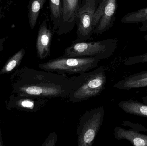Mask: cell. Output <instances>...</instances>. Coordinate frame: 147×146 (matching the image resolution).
<instances>
[{
    "instance_id": "cell-1",
    "label": "cell",
    "mask_w": 147,
    "mask_h": 146,
    "mask_svg": "<svg viewBox=\"0 0 147 146\" xmlns=\"http://www.w3.org/2000/svg\"><path fill=\"white\" fill-rule=\"evenodd\" d=\"M11 78L14 92L20 97L68 98L74 86L71 78L27 67L16 71Z\"/></svg>"
},
{
    "instance_id": "cell-10",
    "label": "cell",
    "mask_w": 147,
    "mask_h": 146,
    "mask_svg": "<svg viewBox=\"0 0 147 146\" xmlns=\"http://www.w3.org/2000/svg\"><path fill=\"white\" fill-rule=\"evenodd\" d=\"M114 136L118 140L125 139L135 146H147V135L131 129H126L117 126L114 130Z\"/></svg>"
},
{
    "instance_id": "cell-13",
    "label": "cell",
    "mask_w": 147,
    "mask_h": 146,
    "mask_svg": "<svg viewBox=\"0 0 147 146\" xmlns=\"http://www.w3.org/2000/svg\"><path fill=\"white\" fill-rule=\"evenodd\" d=\"M50 17L53 24V31L56 32L60 25L63 13L62 0H49Z\"/></svg>"
},
{
    "instance_id": "cell-26",
    "label": "cell",
    "mask_w": 147,
    "mask_h": 146,
    "mask_svg": "<svg viewBox=\"0 0 147 146\" xmlns=\"http://www.w3.org/2000/svg\"><path fill=\"white\" fill-rule=\"evenodd\" d=\"M144 38H145V39L147 41V34L144 36Z\"/></svg>"
},
{
    "instance_id": "cell-19",
    "label": "cell",
    "mask_w": 147,
    "mask_h": 146,
    "mask_svg": "<svg viewBox=\"0 0 147 146\" xmlns=\"http://www.w3.org/2000/svg\"><path fill=\"white\" fill-rule=\"evenodd\" d=\"M142 63H147V53L129 57L125 61V65L129 66Z\"/></svg>"
},
{
    "instance_id": "cell-24",
    "label": "cell",
    "mask_w": 147,
    "mask_h": 146,
    "mask_svg": "<svg viewBox=\"0 0 147 146\" xmlns=\"http://www.w3.org/2000/svg\"><path fill=\"white\" fill-rule=\"evenodd\" d=\"M141 99L143 101V103L147 105V95L141 98Z\"/></svg>"
},
{
    "instance_id": "cell-25",
    "label": "cell",
    "mask_w": 147,
    "mask_h": 146,
    "mask_svg": "<svg viewBox=\"0 0 147 146\" xmlns=\"http://www.w3.org/2000/svg\"><path fill=\"white\" fill-rule=\"evenodd\" d=\"M3 41H4V39H3L0 40V51L2 49V45Z\"/></svg>"
},
{
    "instance_id": "cell-14",
    "label": "cell",
    "mask_w": 147,
    "mask_h": 146,
    "mask_svg": "<svg viewBox=\"0 0 147 146\" xmlns=\"http://www.w3.org/2000/svg\"><path fill=\"white\" fill-rule=\"evenodd\" d=\"M46 0H30L28 7V21L31 29H33L37 24L40 11Z\"/></svg>"
},
{
    "instance_id": "cell-15",
    "label": "cell",
    "mask_w": 147,
    "mask_h": 146,
    "mask_svg": "<svg viewBox=\"0 0 147 146\" xmlns=\"http://www.w3.org/2000/svg\"><path fill=\"white\" fill-rule=\"evenodd\" d=\"M147 21V7L126 14L123 17L121 22L123 23H137Z\"/></svg>"
},
{
    "instance_id": "cell-16",
    "label": "cell",
    "mask_w": 147,
    "mask_h": 146,
    "mask_svg": "<svg viewBox=\"0 0 147 146\" xmlns=\"http://www.w3.org/2000/svg\"><path fill=\"white\" fill-rule=\"evenodd\" d=\"M114 87L120 90H129L133 88H141L147 87V78L131 80L123 79L116 83Z\"/></svg>"
},
{
    "instance_id": "cell-20",
    "label": "cell",
    "mask_w": 147,
    "mask_h": 146,
    "mask_svg": "<svg viewBox=\"0 0 147 146\" xmlns=\"http://www.w3.org/2000/svg\"><path fill=\"white\" fill-rule=\"evenodd\" d=\"M57 135L55 132L51 133L43 143V146H55L57 142Z\"/></svg>"
},
{
    "instance_id": "cell-9",
    "label": "cell",
    "mask_w": 147,
    "mask_h": 146,
    "mask_svg": "<svg viewBox=\"0 0 147 146\" xmlns=\"http://www.w3.org/2000/svg\"><path fill=\"white\" fill-rule=\"evenodd\" d=\"M117 7V0H105L102 16L93 33L99 35L112 27L115 20Z\"/></svg>"
},
{
    "instance_id": "cell-4",
    "label": "cell",
    "mask_w": 147,
    "mask_h": 146,
    "mask_svg": "<svg viewBox=\"0 0 147 146\" xmlns=\"http://www.w3.org/2000/svg\"><path fill=\"white\" fill-rule=\"evenodd\" d=\"M117 45V40L115 38L96 42H75L65 50L63 56L108 59L113 55Z\"/></svg>"
},
{
    "instance_id": "cell-8",
    "label": "cell",
    "mask_w": 147,
    "mask_h": 146,
    "mask_svg": "<svg viewBox=\"0 0 147 146\" xmlns=\"http://www.w3.org/2000/svg\"><path fill=\"white\" fill-rule=\"evenodd\" d=\"M53 36V31L49 25V21L48 19H45L39 28L36 41L37 55L40 59H45L50 55Z\"/></svg>"
},
{
    "instance_id": "cell-6",
    "label": "cell",
    "mask_w": 147,
    "mask_h": 146,
    "mask_svg": "<svg viewBox=\"0 0 147 146\" xmlns=\"http://www.w3.org/2000/svg\"><path fill=\"white\" fill-rule=\"evenodd\" d=\"M96 5V0L80 4L76 23L77 39L74 42H83L90 39L93 33L92 18Z\"/></svg>"
},
{
    "instance_id": "cell-23",
    "label": "cell",
    "mask_w": 147,
    "mask_h": 146,
    "mask_svg": "<svg viewBox=\"0 0 147 146\" xmlns=\"http://www.w3.org/2000/svg\"><path fill=\"white\" fill-rule=\"evenodd\" d=\"M91 1V0H81V3H84L86 2L89 1ZM96 2L97 5H98L99 3H100V2H101V0H96Z\"/></svg>"
},
{
    "instance_id": "cell-12",
    "label": "cell",
    "mask_w": 147,
    "mask_h": 146,
    "mask_svg": "<svg viewBox=\"0 0 147 146\" xmlns=\"http://www.w3.org/2000/svg\"><path fill=\"white\" fill-rule=\"evenodd\" d=\"M118 106L128 114L147 118V105L134 99L122 101Z\"/></svg>"
},
{
    "instance_id": "cell-21",
    "label": "cell",
    "mask_w": 147,
    "mask_h": 146,
    "mask_svg": "<svg viewBox=\"0 0 147 146\" xmlns=\"http://www.w3.org/2000/svg\"><path fill=\"white\" fill-rule=\"evenodd\" d=\"M145 78H147V70L142 71L137 73L134 74L132 75L125 77L123 79L126 80H136L141 79Z\"/></svg>"
},
{
    "instance_id": "cell-3",
    "label": "cell",
    "mask_w": 147,
    "mask_h": 146,
    "mask_svg": "<svg viewBox=\"0 0 147 146\" xmlns=\"http://www.w3.org/2000/svg\"><path fill=\"white\" fill-rule=\"evenodd\" d=\"M101 59L96 57H59L39 64L45 71L60 74H81L97 67Z\"/></svg>"
},
{
    "instance_id": "cell-2",
    "label": "cell",
    "mask_w": 147,
    "mask_h": 146,
    "mask_svg": "<svg viewBox=\"0 0 147 146\" xmlns=\"http://www.w3.org/2000/svg\"><path fill=\"white\" fill-rule=\"evenodd\" d=\"M71 78L74 86L68 98L73 103L82 102L98 96L105 88L106 73L102 66Z\"/></svg>"
},
{
    "instance_id": "cell-11",
    "label": "cell",
    "mask_w": 147,
    "mask_h": 146,
    "mask_svg": "<svg viewBox=\"0 0 147 146\" xmlns=\"http://www.w3.org/2000/svg\"><path fill=\"white\" fill-rule=\"evenodd\" d=\"M17 105L28 112H36L44 108L47 103V99L31 97H20Z\"/></svg>"
},
{
    "instance_id": "cell-17",
    "label": "cell",
    "mask_w": 147,
    "mask_h": 146,
    "mask_svg": "<svg viewBox=\"0 0 147 146\" xmlns=\"http://www.w3.org/2000/svg\"><path fill=\"white\" fill-rule=\"evenodd\" d=\"M25 53V50L24 49H21L16 53L5 64L3 68L1 70L0 74L7 73L11 72L18 64H20Z\"/></svg>"
},
{
    "instance_id": "cell-18",
    "label": "cell",
    "mask_w": 147,
    "mask_h": 146,
    "mask_svg": "<svg viewBox=\"0 0 147 146\" xmlns=\"http://www.w3.org/2000/svg\"><path fill=\"white\" fill-rule=\"evenodd\" d=\"M105 3V0H101L100 3L98 5L97 8L96 7L92 20V26L93 31L96 27L97 26L102 16Z\"/></svg>"
},
{
    "instance_id": "cell-22",
    "label": "cell",
    "mask_w": 147,
    "mask_h": 146,
    "mask_svg": "<svg viewBox=\"0 0 147 146\" xmlns=\"http://www.w3.org/2000/svg\"><path fill=\"white\" fill-rule=\"evenodd\" d=\"M142 27L140 28L141 31H147V21L142 22Z\"/></svg>"
},
{
    "instance_id": "cell-5",
    "label": "cell",
    "mask_w": 147,
    "mask_h": 146,
    "mask_svg": "<svg viewBox=\"0 0 147 146\" xmlns=\"http://www.w3.org/2000/svg\"><path fill=\"white\" fill-rule=\"evenodd\" d=\"M105 115L103 106L86 111L80 117L77 128L78 146H92L100 129Z\"/></svg>"
},
{
    "instance_id": "cell-7",
    "label": "cell",
    "mask_w": 147,
    "mask_h": 146,
    "mask_svg": "<svg viewBox=\"0 0 147 146\" xmlns=\"http://www.w3.org/2000/svg\"><path fill=\"white\" fill-rule=\"evenodd\" d=\"M62 2L63 15L58 29L56 31L59 35L69 33L73 30L80 6L79 0H62Z\"/></svg>"
}]
</instances>
